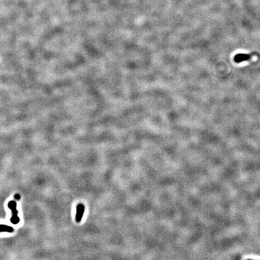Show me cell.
Instances as JSON below:
<instances>
[{
  "mask_svg": "<svg viewBox=\"0 0 260 260\" xmlns=\"http://www.w3.org/2000/svg\"><path fill=\"white\" fill-rule=\"evenodd\" d=\"M15 198H16V199H19L20 198V196H19L18 194H16V195H15Z\"/></svg>",
  "mask_w": 260,
  "mask_h": 260,
  "instance_id": "obj_5",
  "label": "cell"
},
{
  "mask_svg": "<svg viewBox=\"0 0 260 260\" xmlns=\"http://www.w3.org/2000/svg\"><path fill=\"white\" fill-rule=\"evenodd\" d=\"M14 230V228L11 226L5 225H0V232H12Z\"/></svg>",
  "mask_w": 260,
  "mask_h": 260,
  "instance_id": "obj_4",
  "label": "cell"
},
{
  "mask_svg": "<svg viewBox=\"0 0 260 260\" xmlns=\"http://www.w3.org/2000/svg\"><path fill=\"white\" fill-rule=\"evenodd\" d=\"M255 54H239L234 57V61L237 63H240L245 61L250 60L252 57Z\"/></svg>",
  "mask_w": 260,
  "mask_h": 260,
  "instance_id": "obj_3",
  "label": "cell"
},
{
  "mask_svg": "<svg viewBox=\"0 0 260 260\" xmlns=\"http://www.w3.org/2000/svg\"><path fill=\"white\" fill-rule=\"evenodd\" d=\"M8 207L12 211V215L10 219L11 223L14 225H17L20 222V219L18 217V211L16 209V202L14 201H10L8 203Z\"/></svg>",
  "mask_w": 260,
  "mask_h": 260,
  "instance_id": "obj_1",
  "label": "cell"
},
{
  "mask_svg": "<svg viewBox=\"0 0 260 260\" xmlns=\"http://www.w3.org/2000/svg\"><path fill=\"white\" fill-rule=\"evenodd\" d=\"M248 260H253V259H248Z\"/></svg>",
  "mask_w": 260,
  "mask_h": 260,
  "instance_id": "obj_6",
  "label": "cell"
},
{
  "mask_svg": "<svg viewBox=\"0 0 260 260\" xmlns=\"http://www.w3.org/2000/svg\"><path fill=\"white\" fill-rule=\"evenodd\" d=\"M84 210H85V207L83 204H80L77 205V213H76V215H75V220L77 222L79 223L82 220V218H83L84 213Z\"/></svg>",
  "mask_w": 260,
  "mask_h": 260,
  "instance_id": "obj_2",
  "label": "cell"
}]
</instances>
